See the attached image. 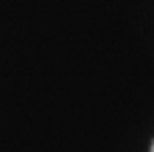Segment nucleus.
<instances>
[{
	"mask_svg": "<svg viewBox=\"0 0 154 152\" xmlns=\"http://www.w3.org/2000/svg\"><path fill=\"white\" fill-rule=\"evenodd\" d=\"M151 152H154V143H152V146H151Z\"/></svg>",
	"mask_w": 154,
	"mask_h": 152,
	"instance_id": "f257e3e1",
	"label": "nucleus"
}]
</instances>
